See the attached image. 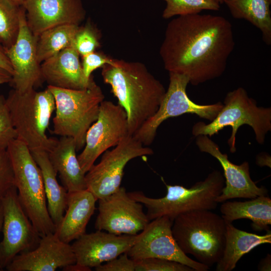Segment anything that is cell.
<instances>
[{"instance_id": "4", "label": "cell", "mask_w": 271, "mask_h": 271, "mask_svg": "<svg viewBox=\"0 0 271 271\" xmlns=\"http://www.w3.org/2000/svg\"><path fill=\"white\" fill-rule=\"evenodd\" d=\"M6 103L17 139L30 151L49 152L58 139L49 138L46 133L55 110L54 97L48 88L39 92L32 89L24 93L14 89L10 91Z\"/></svg>"}, {"instance_id": "8", "label": "cell", "mask_w": 271, "mask_h": 271, "mask_svg": "<svg viewBox=\"0 0 271 271\" xmlns=\"http://www.w3.org/2000/svg\"><path fill=\"white\" fill-rule=\"evenodd\" d=\"M223 106L215 118L208 124L199 121L192 127V133L197 137L206 135L211 137L227 126L232 132L228 139L230 152H236V134L239 127L249 125L253 130L259 144L264 142L267 133L271 130V108L258 106L256 101L249 97L246 91L238 87L226 94Z\"/></svg>"}, {"instance_id": "26", "label": "cell", "mask_w": 271, "mask_h": 271, "mask_svg": "<svg viewBox=\"0 0 271 271\" xmlns=\"http://www.w3.org/2000/svg\"><path fill=\"white\" fill-rule=\"evenodd\" d=\"M231 16L244 19L258 28L262 39L271 44V0H224Z\"/></svg>"}, {"instance_id": "14", "label": "cell", "mask_w": 271, "mask_h": 271, "mask_svg": "<svg viewBox=\"0 0 271 271\" xmlns=\"http://www.w3.org/2000/svg\"><path fill=\"white\" fill-rule=\"evenodd\" d=\"M98 201V214L95 223L97 230L116 235H137L150 222L143 204L132 198L123 187Z\"/></svg>"}, {"instance_id": "37", "label": "cell", "mask_w": 271, "mask_h": 271, "mask_svg": "<svg viewBox=\"0 0 271 271\" xmlns=\"http://www.w3.org/2000/svg\"><path fill=\"white\" fill-rule=\"evenodd\" d=\"M260 271L271 270V255L268 253L266 256L261 259L257 266Z\"/></svg>"}, {"instance_id": "16", "label": "cell", "mask_w": 271, "mask_h": 271, "mask_svg": "<svg viewBox=\"0 0 271 271\" xmlns=\"http://www.w3.org/2000/svg\"><path fill=\"white\" fill-rule=\"evenodd\" d=\"M196 144L201 152L216 159L223 170L225 184L221 194L216 198L218 203L234 198L251 199L267 195L265 187H258L251 179L247 162L239 165L233 164L227 155L222 153L218 145L206 135L197 136Z\"/></svg>"}, {"instance_id": "18", "label": "cell", "mask_w": 271, "mask_h": 271, "mask_svg": "<svg viewBox=\"0 0 271 271\" xmlns=\"http://www.w3.org/2000/svg\"><path fill=\"white\" fill-rule=\"evenodd\" d=\"M139 237L137 235H116L103 230L84 233L71 245L76 263L96 267L126 253Z\"/></svg>"}, {"instance_id": "27", "label": "cell", "mask_w": 271, "mask_h": 271, "mask_svg": "<svg viewBox=\"0 0 271 271\" xmlns=\"http://www.w3.org/2000/svg\"><path fill=\"white\" fill-rule=\"evenodd\" d=\"M80 26L66 24L49 29L36 37V51L39 62L54 56L62 50L74 46Z\"/></svg>"}, {"instance_id": "24", "label": "cell", "mask_w": 271, "mask_h": 271, "mask_svg": "<svg viewBox=\"0 0 271 271\" xmlns=\"http://www.w3.org/2000/svg\"><path fill=\"white\" fill-rule=\"evenodd\" d=\"M220 207L221 216L225 221L232 222L239 219H248L255 231L270 232L271 199L260 196L251 200L241 201H225Z\"/></svg>"}, {"instance_id": "40", "label": "cell", "mask_w": 271, "mask_h": 271, "mask_svg": "<svg viewBox=\"0 0 271 271\" xmlns=\"http://www.w3.org/2000/svg\"><path fill=\"white\" fill-rule=\"evenodd\" d=\"M4 219L3 206L2 199H0V232L2 230ZM2 267L0 263V270H2Z\"/></svg>"}, {"instance_id": "9", "label": "cell", "mask_w": 271, "mask_h": 271, "mask_svg": "<svg viewBox=\"0 0 271 271\" xmlns=\"http://www.w3.org/2000/svg\"><path fill=\"white\" fill-rule=\"evenodd\" d=\"M169 77L168 89L158 110L132 135L145 146L152 144L159 126L167 119L191 113L212 121L223 106L220 102L206 105L194 102L186 92L187 86L190 83L188 77L173 72H169Z\"/></svg>"}, {"instance_id": "28", "label": "cell", "mask_w": 271, "mask_h": 271, "mask_svg": "<svg viewBox=\"0 0 271 271\" xmlns=\"http://www.w3.org/2000/svg\"><path fill=\"white\" fill-rule=\"evenodd\" d=\"M21 6L12 0H0V42L5 50L16 41L20 30Z\"/></svg>"}, {"instance_id": "15", "label": "cell", "mask_w": 271, "mask_h": 271, "mask_svg": "<svg viewBox=\"0 0 271 271\" xmlns=\"http://www.w3.org/2000/svg\"><path fill=\"white\" fill-rule=\"evenodd\" d=\"M36 40L28 26L25 11L21 6L17 39L6 50L14 70L11 83L14 89L21 93L35 89L43 81L37 55Z\"/></svg>"}, {"instance_id": "38", "label": "cell", "mask_w": 271, "mask_h": 271, "mask_svg": "<svg viewBox=\"0 0 271 271\" xmlns=\"http://www.w3.org/2000/svg\"><path fill=\"white\" fill-rule=\"evenodd\" d=\"M65 271H90L91 268L84 266L76 263L69 265L62 268Z\"/></svg>"}, {"instance_id": "11", "label": "cell", "mask_w": 271, "mask_h": 271, "mask_svg": "<svg viewBox=\"0 0 271 271\" xmlns=\"http://www.w3.org/2000/svg\"><path fill=\"white\" fill-rule=\"evenodd\" d=\"M128 135L126 115L123 108L112 101L103 100L97 119L86 132L83 150L77 156L83 172L86 174L100 155Z\"/></svg>"}, {"instance_id": "35", "label": "cell", "mask_w": 271, "mask_h": 271, "mask_svg": "<svg viewBox=\"0 0 271 271\" xmlns=\"http://www.w3.org/2000/svg\"><path fill=\"white\" fill-rule=\"evenodd\" d=\"M95 268L96 271H135V261L124 253Z\"/></svg>"}, {"instance_id": "2", "label": "cell", "mask_w": 271, "mask_h": 271, "mask_svg": "<svg viewBox=\"0 0 271 271\" xmlns=\"http://www.w3.org/2000/svg\"><path fill=\"white\" fill-rule=\"evenodd\" d=\"M101 68L103 81L125 111L129 134L133 135L156 113L166 90L141 62L112 58Z\"/></svg>"}, {"instance_id": "22", "label": "cell", "mask_w": 271, "mask_h": 271, "mask_svg": "<svg viewBox=\"0 0 271 271\" xmlns=\"http://www.w3.org/2000/svg\"><path fill=\"white\" fill-rule=\"evenodd\" d=\"M73 139L61 137L48 153L49 160L67 192L86 189L85 173L79 164Z\"/></svg>"}, {"instance_id": "20", "label": "cell", "mask_w": 271, "mask_h": 271, "mask_svg": "<svg viewBox=\"0 0 271 271\" xmlns=\"http://www.w3.org/2000/svg\"><path fill=\"white\" fill-rule=\"evenodd\" d=\"M79 54L74 46L67 48L41 63L43 81L55 87L84 89L95 81L83 71Z\"/></svg>"}, {"instance_id": "7", "label": "cell", "mask_w": 271, "mask_h": 271, "mask_svg": "<svg viewBox=\"0 0 271 271\" xmlns=\"http://www.w3.org/2000/svg\"><path fill=\"white\" fill-rule=\"evenodd\" d=\"M55 99V116L52 132L72 138L77 151L83 148L86 132L97 119L104 95L94 82L84 89H71L48 85Z\"/></svg>"}, {"instance_id": "6", "label": "cell", "mask_w": 271, "mask_h": 271, "mask_svg": "<svg viewBox=\"0 0 271 271\" xmlns=\"http://www.w3.org/2000/svg\"><path fill=\"white\" fill-rule=\"evenodd\" d=\"M20 201L42 237L55 233L56 226L47 208L41 170L27 146L16 139L8 146Z\"/></svg>"}, {"instance_id": "5", "label": "cell", "mask_w": 271, "mask_h": 271, "mask_svg": "<svg viewBox=\"0 0 271 271\" xmlns=\"http://www.w3.org/2000/svg\"><path fill=\"white\" fill-rule=\"evenodd\" d=\"M224 184L223 175L220 171L215 170L190 188L166 184V195L160 198L147 197L141 191L128 194L146 207V214L150 221L164 216L173 221L183 213L216 209L218 203L216 198L221 194Z\"/></svg>"}, {"instance_id": "13", "label": "cell", "mask_w": 271, "mask_h": 271, "mask_svg": "<svg viewBox=\"0 0 271 271\" xmlns=\"http://www.w3.org/2000/svg\"><path fill=\"white\" fill-rule=\"evenodd\" d=\"M173 221L166 216L151 221L126 252L133 260L159 258L186 265L194 271H207L210 267L190 258L180 249L173 237Z\"/></svg>"}, {"instance_id": "30", "label": "cell", "mask_w": 271, "mask_h": 271, "mask_svg": "<svg viewBox=\"0 0 271 271\" xmlns=\"http://www.w3.org/2000/svg\"><path fill=\"white\" fill-rule=\"evenodd\" d=\"M135 261V271H194L183 263L166 259L147 258Z\"/></svg>"}, {"instance_id": "23", "label": "cell", "mask_w": 271, "mask_h": 271, "mask_svg": "<svg viewBox=\"0 0 271 271\" xmlns=\"http://www.w3.org/2000/svg\"><path fill=\"white\" fill-rule=\"evenodd\" d=\"M225 244L222 256L216 263V271H231L244 254L255 247L271 243L270 232L259 235L241 230L225 221Z\"/></svg>"}, {"instance_id": "29", "label": "cell", "mask_w": 271, "mask_h": 271, "mask_svg": "<svg viewBox=\"0 0 271 271\" xmlns=\"http://www.w3.org/2000/svg\"><path fill=\"white\" fill-rule=\"evenodd\" d=\"M166 7L162 17L168 19L176 16L199 14L204 10L218 11L220 4L214 0H163Z\"/></svg>"}, {"instance_id": "1", "label": "cell", "mask_w": 271, "mask_h": 271, "mask_svg": "<svg viewBox=\"0 0 271 271\" xmlns=\"http://www.w3.org/2000/svg\"><path fill=\"white\" fill-rule=\"evenodd\" d=\"M234 46L232 27L226 18L194 14L168 23L160 55L166 70L187 76L196 86L223 74Z\"/></svg>"}, {"instance_id": "34", "label": "cell", "mask_w": 271, "mask_h": 271, "mask_svg": "<svg viewBox=\"0 0 271 271\" xmlns=\"http://www.w3.org/2000/svg\"><path fill=\"white\" fill-rule=\"evenodd\" d=\"M82 57V67L87 78H90L92 73L105 64L110 63L112 58L100 52L94 51Z\"/></svg>"}, {"instance_id": "39", "label": "cell", "mask_w": 271, "mask_h": 271, "mask_svg": "<svg viewBox=\"0 0 271 271\" xmlns=\"http://www.w3.org/2000/svg\"><path fill=\"white\" fill-rule=\"evenodd\" d=\"M12 75L6 70L0 67V85L11 83Z\"/></svg>"}, {"instance_id": "36", "label": "cell", "mask_w": 271, "mask_h": 271, "mask_svg": "<svg viewBox=\"0 0 271 271\" xmlns=\"http://www.w3.org/2000/svg\"><path fill=\"white\" fill-rule=\"evenodd\" d=\"M0 67L6 70L12 76L14 70L12 64L7 55L6 50L0 42Z\"/></svg>"}, {"instance_id": "10", "label": "cell", "mask_w": 271, "mask_h": 271, "mask_svg": "<svg viewBox=\"0 0 271 271\" xmlns=\"http://www.w3.org/2000/svg\"><path fill=\"white\" fill-rule=\"evenodd\" d=\"M110 150L102 155L100 162L94 164L85 174L86 189L96 199L104 198L120 187L127 163L133 159L153 154L132 135H128Z\"/></svg>"}, {"instance_id": "12", "label": "cell", "mask_w": 271, "mask_h": 271, "mask_svg": "<svg viewBox=\"0 0 271 271\" xmlns=\"http://www.w3.org/2000/svg\"><path fill=\"white\" fill-rule=\"evenodd\" d=\"M4 219L0 242V263L2 268L18 254L36 248L41 236L25 211L16 187L2 199Z\"/></svg>"}, {"instance_id": "25", "label": "cell", "mask_w": 271, "mask_h": 271, "mask_svg": "<svg viewBox=\"0 0 271 271\" xmlns=\"http://www.w3.org/2000/svg\"><path fill=\"white\" fill-rule=\"evenodd\" d=\"M39 166L43 177L47 208L56 227L61 222L66 207L67 191L57 180V172L53 167L48 153L42 150L30 151Z\"/></svg>"}, {"instance_id": "31", "label": "cell", "mask_w": 271, "mask_h": 271, "mask_svg": "<svg viewBox=\"0 0 271 271\" xmlns=\"http://www.w3.org/2000/svg\"><path fill=\"white\" fill-rule=\"evenodd\" d=\"M100 46L99 36L90 24L79 27L74 39V47L80 55L83 56L95 50Z\"/></svg>"}, {"instance_id": "19", "label": "cell", "mask_w": 271, "mask_h": 271, "mask_svg": "<svg viewBox=\"0 0 271 271\" xmlns=\"http://www.w3.org/2000/svg\"><path fill=\"white\" fill-rule=\"evenodd\" d=\"M75 263L71 245L51 233L42 236L34 249L17 255L5 268L8 271H55Z\"/></svg>"}, {"instance_id": "32", "label": "cell", "mask_w": 271, "mask_h": 271, "mask_svg": "<svg viewBox=\"0 0 271 271\" xmlns=\"http://www.w3.org/2000/svg\"><path fill=\"white\" fill-rule=\"evenodd\" d=\"M15 186L13 166L7 148L0 146V199Z\"/></svg>"}, {"instance_id": "41", "label": "cell", "mask_w": 271, "mask_h": 271, "mask_svg": "<svg viewBox=\"0 0 271 271\" xmlns=\"http://www.w3.org/2000/svg\"><path fill=\"white\" fill-rule=\"evenodd\" d=\"M14 3L19 6H22L24 0H12Z\"/></svg>"}, {"instance_id": "21", "label": "cell", "mask_w": 271, "mask_h": 271, "mask_svg": "<svg viewBox=\"0 0 271 271\" xmlns=\"http://www.w3.org/2000/svg\"><path fill=\"white\" fill-rule=\"evenodd\" d=\"M96 201L87 189L68 192L65 213L55 232L61 240L69 243L86 233L87 225L95 209Z\"/></svg>"}, {"instance_id": "17", "label": "cell", "mask_w": 271, "mask_h": 271, "mask_svg": "<svg viewBox=\"0 0 271 271\" xmlns=\"http://www.w3.org/2000/svg\"><path fill=\"white\" fill-rule=\"evenodd\" d=\"M28 26L35 36L60 25H79L86 12L81 0H24Z\"/></svg>"}, {"instance_id": "42", "label": "cell", "mask_w": 271, "mask_h": 271, "mask_svg": "<svg viewBox=\"0 0 271 271\" xmlns=\"http://www.w3.org/2000/svg\"><path fill=\"white\" fill-rule=\"evenodd\" d=\"M216 2L218 3L220 5L223 4V1L224 0H214Z\"/></svg>"}, {"instance_id": "33", "label": "cell", "mask_w": 271, "mask_h": 271, "mask_svg": "<svg viewBox=\"0 0 271 271\" xmlns=\"http://www.w3.org/2000/svg\"><path fill=\"white\" fill-rule=\"evenodd\" d=\"M17 139V133L13 124L6 98L0 95V146L7 148Z\"/></svg>"}, {"instance_id": "3", "label": "cell", "mask_w": 271, "mask_h": 271, "mask_svg": "<svg viewBox=\"0 0 271 271\" xmlns=\"http://www.w3.org/2000/svg\"><path fill=\"white\" fill-rule=\"evenodd\" d=\"M172 231L181 250L211 267L221 258L225 244L226 223L211 210L182 214L173 221Z\"/></svg>"}]
</instances>
